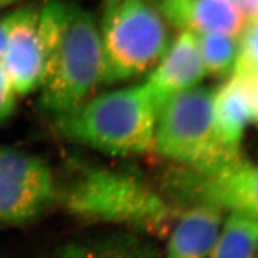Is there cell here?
<instances>
[{
	"instance_id": "4fadbf2b",
	"label": "cell",
	"mask_w": 258,
	"mask_h": 258,
	"mask_svg": "<svg viewBox=\"0 0 258 258\" xmlns=\"http://www.w3.org/2000/svg\"><path fill=\"white\" fill-rule=\"evenodd\" d=\"M209 258H254L258 251V219L230 211Z\"/></svg>"
},
{
	"instance_id": "30bf717a",
	"label": "cell",
	"mask_w": 258,
	"mask_h": 258,
	"mask_svg": "<svg viewBox=\"0 0 258 258\" xmlns=\"http://www.w3.org/2000/svg\"><path fill=\"white\" fill-rule=\"evenodd\" d=\"M224 209L205 201L187 205L176 216L165 258H209L223 225Z\"/></svg>"
},
{
	"instance_id": "7c38bea8",
	"label": "cell",
	"mask_w": 258,
	"mask_h": 258,
	"mask_svg": "<svg viewBox=\"0 0 258 258\" xmlns=\"http://www.w3.org/2000/svg\"><path fill=\"white\" fill-rule=\"evenodd\" d=\"M247 23L235 0H189L185 27L195 34L240 37Z\"/></svg>"
},
{
	"instance_id": "44dd1931",
	"label": "cell",
	"mask_w": 258,
	"mask_h": 258,
	"mask_svg": "<svg viewBox=\"0 0 258 258\" xmlns=\"http://www.w3.org/2000/svg\"><path fill=\"white\" fill-rule=\"evenodd\" d=\"M246 79L248 80L249 87H251L253 103V122L258 125V74Z\"/></svg>"
},
{
	"instance_id": "2e32d148",
	"label": "cell",
	"mask_w": 258,
	"mask_h": 258,
	"mask_svg": "<svg viewBox=\"0 0 258 258\" xmlns=\"http://www.w3.org/2000/svg\"><path fill=\"white\" fill-rule=\"evenodd\" d=\"M232 74L249 78L258 74V16L247 21L239 37V54Z\"/></svg>"
},
{
	"instance_id": "ffe728a7",
	"label": "cell",
	"mask_w": 258,
	"mask_h": 258,
	"mask_svg": "<svg viewBox=\"0 0 258 258\" xmlns=\"http://www.w3.org/2000/svg\"><path fill=\"white\" fill-rule=\"evenodd\" d=\"M9 14H6L5 16L0 18V62L3 60L4 54L6 51L8 35H9Z\"/></svg>"
},
{
	"instance_id": "5bb4252c",
	"label": "cell",
	"mask_w": 258,
	"mask_h": 258,
	"mask_svg": "<svg viewBox=\"0 0 258 258\" xmlns=\"http://www.w3.org/2000/svg\"><path fill=\"white\" fill-rule=\"evenodd\" d=\"M206 76L228 78L236 67L239 38L220 34H196Z\"/></svg>"
},
{
	"instance_id": "277c9868",
	"label": "cell",
	"mask_w": 258,
	"mask_h": 258,
	"mask_svg": "<svg viewBox=\"0 0 258 258\" xmlns=\"http://www.w3.org/2000/svg\"><path fill=\"white\" fill-rule=\"evenodd\" d=\"M213 97L214 88L198 85L163 103L157 112L152 148L156 154L205 174L242 157L241 152L226 148L217 136Z\"/></svg>"
},
{
	"instance_id": "d6986e66",
	"label": "cell",
	"mask_w": 258,
	"mask_h": 258,
	"mask_svg": "<svg viewBox=\"0 0 258 258\" xmlns=\"http://www.w3.org/2000/svg\"><path fill=\"white\" fill-rule=\"evenodd\" d=\"M241 11L244 13L247 21L258 16V0H235Z\"/></svg>"
},
{
	"instance_id": "3957f363",
	"label": "cell",
	"mask_w": 258,
	"mask_h": 258,
	"mask_svg": "<svg viewBox=\"0 0 258 258\" xmlns=\"http://www.w3.org/2000/svg\"><path fill=\"white\" fill-rule=\"evenodd\" d=\"M157 111L143 82L93 95L53 123L72 142L111 156H132L153 148Z\"/></svg>"
},
{
	"instance_id": "9a60e30c",
	"label": "cell",
	"mask_w": 258,
	"mask_h": 258,
	"mask_svg": "<svg viewBox=\"0 0 258 258\" xmlns=\"http://www.w3.org/2000/svg\"><path fill=\"white\" fill-rule=\"evenodd\" d=\"M57 258H154L149 249L132 238H112L94 244L70 243Z\"/></svg>"
},
{
	"instance_id": "6da1fadb",
	"label": "cell",
	"mask_w": 258,
	"mask_h": 258,
	"mask_svg": "<svg viewBox=\"0 0 258 258\" xmlns=\"http://www.w3.org/2000/svg\"><path fill=\"white\" fill-rule=\"evenodd\" d=\"M40 29L47 55L38 90L39 112L52 120L78 108L106 84L99 24L92 12L64 0L40 7Z\"/></svg>"
},
{
	"instance_id": "8fae6325",
	"label": "cell",
	"mask_w": 258,
	"mask_h": 258,
	"mask_svg": "<svg viewBox=\"0 0 258 258\" xmlns=\"http://www.w3.org/2000/svg\"><path fill=\"white\" fill-rule=\"evenodd\" d=\"M213 116L221 142L233 152H241L242 139L253 122L251 87L246 78L231 74L214 88Z\"/></svg>"
},
{
	"instance_id": "ba28073f",
	"label": "cell",
	"mask_w": 258,
	"mask_h": 258,
	"mask_svg": "<svg viewBox=\"0 0 258 258\" xmlns=\"http://www.w3.org/2000/svg\"><path fill=\"white\" fill-rule=\"evenodd\" d=\"M205 77L197 35L184 28L151 70L144 84L158 110L174 95L200 85Z\"/></svg>"
},
{
	"instance_id": "7402d4cb",
	"label": "cell",
	"mask_w": 258,
	"mask_h": 258,
	"mask_svg": "<svg viewBox=\"0 0 258 258\" xmlns=\"http://www.w3.org/2000/svg\"><path fill=\"white\" fill-rule=\"evenodd\" d=\"M15 2H18V0H0V8H4L6 6H10Z\"/></svg>"
},
{
	"instance_id": "ac0fdd59",
	"label": "cell",
	"mask_w": 258,
	"mask_h": 258,
	"mask_svg": "<svg viewBox=\"0 0 258 258\" xmlns=\"http://www.w3.org/2000/svg\"><path fill=\"white\" fill-rule=\"evenodd\" d=\"M169 23L179 29H184L189 0H153Z\"/></svg>"
},
{
	"instance_id": "5b68a950",
	"label": "cell",
	"mask_w": 258,
	"mask_h": 258,
	"mask_svg": "<svg viewBox=\"0 0 258 258\" xmlns=\"http://www.w3.org/2000/svg\"><path fill=\"white\" fill-rule=\"evenodd\" d=\"M106 84L150 74L171 43L169 23L153 0H117L99 25Z\"/></svg>"
},
{
	"instance_id": "e0dca14e",
	"label": "cell",
	"mask_w": 258,
	"mask_h": 258,
	"mask_svg": "<svg viewBox=\"0 0 258 258\" xmlns=\"http://www.w3.org/2000/svg\"><path fill=\"white\" fill-rule=\"evenodd\" d=\"M19 97L9 75L0 62V125L7 123L14 115Z\"/></svg>"
},
{
	"instance_id": "8992f818",
	"label": "cell",
	"mask_w": 258,
	"mask_h": 258,
	"mask_svg": "<svg viewBox=\"0 0 258 258\" xmlns=\"http://www.w3.org/2000/svg\"><path fill=\"white\" fill-rule=\"evenodd\" d=\"M57 203V180L36 155L0 145V224L38 220Z\"/></svg>"
},
{
	"instance_id": "7a4b0ae2",
	"label": "cell",
	"mask_w": 258,
	"mask_h": 258,
	"mask_svg": "<svg viewBox=\"0 0 258 258\" xmlns=\"http://www.w3.org/2000/svg\"><path fill=\"white\" fill-rule=\"evenodd\" d=\"M57 203L80 220L124 226L161 236L177 211L163 195L129 169L75 160L61 182Z\"/></svg>"
},
{
	"instance_id": "603a6c76",
	"label": "cell",
	"mask_w": 258,
	"mask_h": 258,
	"mask_svg": "<svg viewBox=\"0 0 258 258\" xmlns=\"http://www.w3.org/2000/svg\"><path fill=\"white\" fill-rule=\"evenodd\" d=\"M117 0H104V7L106 6H110V5H112V4H114V3H116Z\"/></svg>"
},
{
	"instance_id": "9c48e42d",
	"label": "cell",
	"mask_w": 258,
	"mask_h": 258,
	"mask_svg": "<svg viewBox=\"0 0 258 258\" xmlns=\"http://www.w3.org/2000/svg\"><path fill=\"white\" fill-rule=\"evenodd\" d=\"M195 194L200 201L258 219V164L241 157L214 173L198 174Z\"/></svg>"
},
{
	"instance_id": "52a82bcc",
	"label": "cell",
	"mask_w": 258,
	"mask_h": 258,
	"mask_svg": "<svg viewBox=\"0 0 258 258\" xmlns=\"http://www.w3.org/2000/svg\"><path fill=\"white\" fill-rule=\"evenodd\" d=\"M9 14V35L2 63L19 96L37 93L46 71L47 55L40 29V7L27 5Z\"/></svg>"
}]
</instances>
